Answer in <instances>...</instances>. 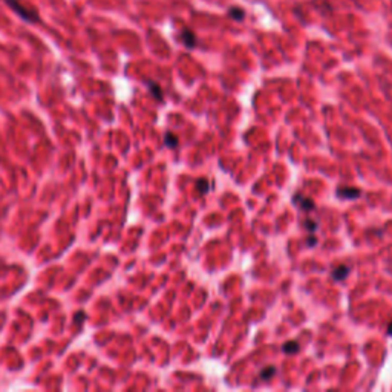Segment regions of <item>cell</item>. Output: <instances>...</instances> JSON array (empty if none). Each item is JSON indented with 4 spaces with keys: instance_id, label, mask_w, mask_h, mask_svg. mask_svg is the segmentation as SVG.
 <instances>
[{
    "instance_id": "8",
    "label": "cell",
    "mask_w": 392,
    "mask_h": 392,
    "mask_svg": "<svg viewBox=\"0 0 392 392\" xmlns=\"http://www.w3.org/2000/svg\"><path fill=\"white\" fill-rule=\"evenodd\" d=\"M164 143H166V146L167 147H177L178 146V138L172 134V132H167L166 134V140H164Z\"/></svg>"
},
{
    "instance_id": "5",
    "label": "cell",
    "mask_w": 392,
    "mask_h": 392,
    "mask_svg": "<svg viewBox=\"0 0 392 392\" xmlns=\"http://www.w3.org/2000/svg\"><path fill=\"white\" fill-rule=\"evenodd\" d=\"M337 196H340V198H346V199H356V198H359L360 196V190L359 189H337Z\"/></svg>"
},
{
    "instance_id": "13",
    "label": "cell",
    "mask_w": 392,
    "mask_h": 392,
    "mask_svg": "<svg viewBox=\"0 0 392 392\" xmlns=\"http://www.w3.org/2000/svg\"><path fill=\"white\" fill-rule=\"evenodd\" d=\"M74 320H75V322H77V323L80 325V323H81V322L84 320V313H83V311L77 313V314H75V319H74Z\"/></svg>"
},
{
    "instance_id": "2",
    "label": "cell",
    "mask_w": 392,
    "mask_h": 392,
    "mask_svg": "<svg viewBox=\"0 0 392 392\" xmlns=\"http://www.w3.org/2000/svg\"><path fill=\"white\" fill-rule=\"evenodd\" d=\"M293 202H294V204H299L300 208H303V210H307V211L314 210V202H313L311 199L305 198V196L296 195L294 196V199H293Z\"/></svg>"
},
{
    "instance_id": "11",
    "label": "cell",
    "mask_w": 392,
    "mask_h": 392,
    "mask_svg": "<svg viewBox=\"0 0 392 392\" xmlns=\"http://www.w3.org/2000/svg\"><path fill=\"white\" fill-rule=\"evenodd\" d=\"M303 227L308 230V233H311V234H314L316 233V230H317V224L314 222V221H311V219H307L305 222H303Z\"/></svg>"
},
{
    "instance_id": "6",
    "label": "cell",
    "mask_w": 392,
    "mask_h": 392,
    "mask_svg": "<svg viewBox=\"0 0 392 392\" xmlns=\"http://www.w3.org/2000/svg\"><path fill=\"white\" fill-rule=\"evenodd\" d=\"M196 189L202 193V195H205V193H208V190H210V186H208V180H205V178H201V180H198L196 181Z\"/></svg>"
},
{
    "instance_id": "14",
    "label": "cell",
    "mask_w": 392,
    "mask_h": 392,
    "mask_svg": "<svg viewBox=\"0 0 392 392\" xmlns=\"http://www.w3.org/2000/svg\"><path fill=\"white\" fill-rule=\"evenodd\" d=\"M307 244H308V245H310V247H311V245H313V244H317V239H316V237H314V234H313V236H311V237H310V239H308V241H307Z\"/></svg>"
},
{
    "instance_id": "3",
    "label": "cell",
    "mask_w": 392,
    "mask_h": 392,
    "mask_svg": "<svg viewBox=\"0 0 392 392\" xmlns=\"http://www.w3.org/2000/svg\"><path fill=\"white\" fill-rule=\"evenodd\" d=\"M350 273V268L346 265H339L333 270V279L336 280H345Z\"/></svg>"
},
{
    "instance_id": "15",
    "label": "cell",
    "mask_w": 392,
    "mask_h": 392,
    "mask_svg": "<svg viewBox=\"0 0 392 392\" xmlns=\"http://www.w3.org/2000/svg\"><path fill=\"white\" fill-rule=\"evenodd\" d=\"M388 336H392V322L389 323V326H388Z\"/></svg>"
},
{
    "instance_id": "9",
    "label": "cell",
    "mask_w": 392,
    "mask_h": 392,
    "mask_svg": "<svg viewBox=\"0 0 392 392\" xmlns=\"http://www.w3.org/2000/svg\"><path fill=\"white\" fill-rule=\"evenodd\" d=\"M149 89H150V92L155 95L157 100H161V98H163V92H161V89H160V86H158L157 83L149 81Z\"/></svg>"
},
{
    "instance_id": "12",
    "label": "cell",
    "mask_w": 392,
    "mask_h": 392,
    "mask_svg": "<svg viewBox=\"0 0 392 392\" xmlns=\"http://www.w3.org/2000/svg\"><path fill=\"white\" fill-rule=\"evenodd\" d=\"M230 17L234 18V20H241V18L244 17V11H242V9H237V8L230 9Z\"/></svg>"
},
{
    "instance_id": "1",
    "label": "cell",
    "mask_w": 392,
    "mask_h": 392,
    "mask_svg": "<svg viewBox=\"0 0 392 392\" xmlns=\"http://www.w3.org/2000/svg\"><path fill=\"white\" fill-rule=\"evenodd\" d=\"M6 3H8L21 18H25L26 21H31V23L38 21V14H37L35 11L28 9V8H26L25 5H21L18 0H6Z\"/></svg>"
},
{
    "instance_id": "4",
    "label": "cell",
    "mask_w": 392,
    "mask_h": 392,
    "mask_svg": "<svg viewBox=\"0 0 392 392\" xmlns=\"http://www.w3.org/2000/svg\"><path fill=\"white\" fill-rule=\"evenodd\" d=\"M181 40H183V43H184L187 48H195L196 37L192 31H189V29L183 31V34H181Z\"/></svg>"
},
{
    "instance_id": "10",
    "label": "cell",
    "mask_w": 392,
    "mask_h": 392,
    "mask_svg": "<svg viewBox=\"0 0 392 392\" xmlns=\"http://www.w3.org/2000/svg\"><path fill=\"white\" fill-rule=\"evenodd\" d=\"M274 374H276V369H274L273 366H268L265 371L260 373V379H262V380H270Z\"/></svg>"
},
{
    "instance_id": "7",
    "label": "cell",
    "mask_w": 392,
    "mask_h": 392,
    "mask_svg": "<svg viewBox=\"0 0 392 392\" xmlns=\"http://www.w3.org/2000/svg\"><path fill=\"white\" fill-rule=\"evenodd\" d=\"M282 351L287 354H296L299 351V343L297 342H288L282 346Z\"/></svg>"
}]
</instances>
